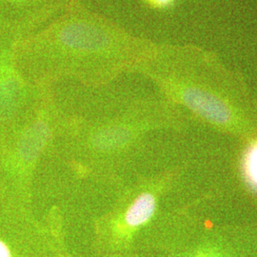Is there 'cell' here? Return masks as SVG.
I'll return each mask as SVG.
<instances>
[{
    "mask_svg": "<svg viewBox=\"0 0 257 257\" xmlns=\"http://www.w3.org/2000/svg\"><path fill=\"white\" fill-rule=\"evenodd\" d=\"M156 47L75 0L45 26L17 40L15 58L50 74H112L139 69Z\"/></svg>",
    "mask_w": 257,
    "mask_h": 257,
    "instance_id": "cell-1",
    "label": "cell"
},
{
    "mask_svg": "<svg viewBox=\"0 0 257 257\" xmlns=\"http://www.w3.org/2000/svg\"><path fill=\"white\" fill-rule=\"evenodd\" d=\"M139 69L205 123L247 140L257 136L256 104L211 52L193 45L156 44Z\"/></svg>",
    "mask_w": 257,
    "mask_h": 257,
    "instance_id": "cell-2",
    "label": "cell"
},
{
    "mask_svg": "<svg viewBox=\"0 0 257 257\" xmlns=\"http://www.w3.org/2000/svg\"><path fill=\"white\" fill-rule=\"evenodd\" d=\"M156 196L152 193L140 194L126 213L125 220L132 228H138L150 220L156 211Z\"/></svg>",
    "mask_w": 257,
    "mask_h": 257,
    "instance_id": "cell-3",
    "label": "cell"
},
{
    "mask_svg": "<svg viewBox=\"0 0 257 257\" xmlns=\"http://www.w3.org/2000/svg\"><path fill=\"white\" fill-rule=\"evenodd\" d=\"M241 174L251 192L257 193V136L249 138L241 157Z\"/></svg>",
    "mask_w": 257,
    "mask_h": 257,
    "instance_id": "cell-4",
    "label": "cell"
},
{
    "mask_svg": "<svg viewBox=\"0 0 257 257\" xmlns=\"http://www.w3.org/2000/svg\"><path fill=\"white\" fill-rule=\"evenodd\" d=\"M149 8L158 11H164L174 7L177 0H140Z\"/></svg>",
    "mask_w": 257,
    "mask_h": 257,
    "instance_id": "cell-5",
    "label": "cell"
}]
</instances>
